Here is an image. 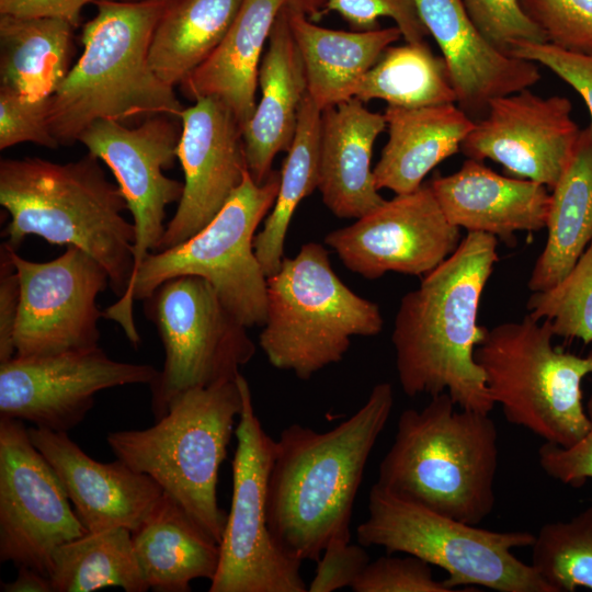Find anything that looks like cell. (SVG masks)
Returning <instances> with one entry per match:
<instances>
[{"label": "cell", "instance_id": "37", "mask_svg": "<svg viewBox=\"0 0 592 592\" xmlns=\"http://www.w3.org/2000/svg\"><path fill=\"white\" fill-rule=\"evenodd\" d=\"M548 43L592 55V0H520Z\"/></svg>", "mask_w": 592, "mask_h": 592}, {"label": "cell", "instance_id": "34", "mask_svg": "<svg viewBox=\"0 0 592 592\" xmlns=\"http://www.w3.org/2000/svg\"><path fill=\"white\" fill-rule=\"evenodd\" d=\"M354 98L407 109L456 103L443 57L424 41L389 46L364 75Z\"/></svg>", "mask_w": 592, "mask_h": 592}, {"label": "cell", "instance_id": "36", "mask_svg": "<svg viewBox=\"0 0 592 592\" xmlns=\"http://www.w3.org/2000/svg\"><path fill=\"white\" fill-rule=\"evenodd\" d=\"M526 310L535 320H547L555 337L592 342V240L559 283L532 292Z\"/></svg>", "mask_w": 592, "mask_h": 592}, {"label": "cell", "instance_id": "22", "mask_svg": "<svg viewBox=\"0 0 592 592\" xmlns=\"http://www.w3.org/2000/svg\"><path fill=\"white\" fill-rule=\"evenodd\" d=\"M448 221L467 232H485L514 240L517 231L546 227L550 193L545 185L494 172L468 158L448 175L435 174L429 181Z\"/></svg>", "mask_w": 592, "mask_h": 592}, {"label": "cell", "instance_id": "49", "mask_svg": "<svg viewBox=\"0 0 592 592\" xmlns=\"http://www.w3.org/2000/svg\"><path fill=\"white\" fill-rule=\"evenodd\" d=\"M96 1V0H95ZM114 1H143V0H114ZM94 3V2H93Z\"/></svg>", "mask_w": 592, "mask_h": 592}, {"label": "cell", "instance_id": "4", "mask_svg": "<svg viewBox=\"0 0 592 592\" xmlns=\"http://www.w3.org/2000/svg\"><path fill=\"white\" fill-rule=\"evenodd\" d=\"M171 0H96L83 26V53L49 99L48 125L59 146L79 141L99 119L180 118L184 106L148 60L155 29Z\"/></svg>", "mask_w": 592, "mask_h": 592}, {"label": "cell", "instance_id": "7", "mask_svg": "<svg viewBox=\"0 0 592 592\" xmlns=\"http://www.w3.org/2000/svg\"><path fill=\"white\" fill-rule=\"evenodd\" d=\"M242 409L236 380L193 388L143 430L114 431L106 441L116 458L150 476L219 544L227 513L217 482Z\"/></svg>", "mask_w": 592, "mask_h": 592}, {"label": "cell", "instance_id": "19", "mask_svg": "<svg viewBox=\"0 0 592 592\" xmlns=\"http://www.w3.org/2000/svg\"><path fill=\"white\" fill-rule=\"evenodd\" d=\"M177 156L184 190L157 251L178 246L203 229L224 207L248 172L242 128L214 98L184 107Z\"/></svg>", "mask_w": 592, "mask_h": 592}, {"label": "cell", "instance_id": "3", "mask_svg": "<svg viewBox=\"0 0 592 592\" xmlns=\"http://www.w3.org/2000/svg\"><path fill=\"white\" fill-rule=\"evenodd\" d=\"M100 161L90 152L66 163L2 159L0 204L11 217L4 243L18 250L27 236H37L52 244L77 247L105 269L119 298L134 271L135 231L124 217V196Z\"/></svg>", "mask_w": 592, "mask_h": 592}, {"label": "cell", "instance_id": "8", "mask_svg": "<svg viewBox=\"0 0 592 592\" xmlns=\"http://www.w3.org/2000/svg\"><path fill=\"white\" fill-rule=\"evenodd\" d=\"M383 326L378 305L340 280L320 243L303 244L266 277V319L259 344L272 366L299 379L340 362L353 337H374Z\"/></svg>", "mask_w": 592, "mask_h": 592}, {"label": "cell", "instance_id": "26", "mask_svg": "<svg viewBox=\"0 0 592 592\" xmlns=\"http://www.w3.org/2000/svg\"><path fill=\"white\" fill-rule=\"evenodd\" d=\"M388 140L373 169L377 190L415 191L426 174L460 151L476 122L455 103L398 107L387 105Z\"/></svg>", "mask_w": 592, "mask_h": 592}, {"label": "cell", "instance_id": "17", "mask_svg": "<svg viewBox=\"0 0 592 592\" xmlns=\"http://www.w3.org/2000/svg\"><path fill=\"white\" fill-rule=\"evenodd\" d=\"M460 241V228L445 217L429 182L396 194L325 238L343 265L366 280L388 272L424 276L454 253Z\"/></svg>", "mask_w": 592, "mask_h": 592}, {"label": "cell", "instance_id": "2", "mask_svg": "<svg viewBox=\"0 0 592 592\" xmlns=\"http://www.w3.org/2000/svg\"><path fill=\"white\" fill-rule=\"evenodd\" d=\"M498 238L467 232L458 248L400 300L391 342L408 397L447 392L462 409L490 413L494 402L475 361L482 292L499 261Z\"/></svg>", "mask_w": 592, "mask_h": 592}, {"label": "cell", "instance_id": "44", "mask_svg": "<svg viewBox=\"0 0 592 592\" xmlns=\"http://www.w3.org/2000/svg\"><path fill=\"white\" fill-rule=\"evenodd\" d=\"M585 411L590 424L578 442L569 447L544 443L538 449V463L546 475L572 488L592 479V389Z\"/></svg>", "mask_w": 592, "mask_h": 592}, {"label": "cell", "instance_id": "39", "mask_svg": "<svg viewBox=\"0 0 592 592\" xmlns=\"http://www.w3.org/2000/svg\"><path fill=\"white\" fill-rule=\"evenodd\" d=\"M49 99L0 88L1 150L26 141L49 149L59 147L48 125Z\"/></svg>", "mask_w": 592, "mask_h": 592}, {"label": "cell", "instance_id": "43", "mask_svg": "<svg viewBox=\"0 0 592 592\" xmlns=\"http://www.w3.org/2000/svg\"><path fill=\"white\" fill-rule=\"evenodd\" d=\"M350 539L349 536H335L327 544L308 591L332 592L352 587L371 560L364 546L352 544Z\"/></svg>", "mask_w": 592, "mask_h": 592}, {"label": "cell", "instance_id": "21", "mask_svg": "<svg viewBox=\"0 0 592 592\" xmlns=\"http://www.w3.org/2000/svg\"><path fill=\"white\" fill-rule=\"evenodd\" d=\"M437 43L456 103L475 122L499 96L530 89L540 79L538 65L490 44L470 20L462 0H413Z\"/></svg>", "mask_w": 592, "mask_h": 592}, {"label": "cell", "instance_id": "38", "mask_svg": "<svg viewBox=\"0 0 592 592\" xmlns=\"http://www.w3.org/2000/svg\"><path fill=\"white\" fill-rule=\"evenodd\" d=\"M462 2L482 36L505 54H509L512 44L517 42L548 43L545 33L527 15L520 0Z\"/></svg>", "mask_w": 592, "mask_h": 592}, {"label": "cell", "instance_id": "13", "mask_svg": "<svg viewBox=\"0 0 592 592\" xmlns=\"http://www.w3.org/2000/svg\"><path fill=\"white\" fill-rule=\"evenodd\" d=\"M21 420L0 418V561L50 578L56 550L87 533Z\"/></svg>", "mask_w": 592, "mask_h": 592}, {"label": "cell", "instance_id": "40", "mask_svg": "<svg viewBox=\"0 0 592 592\" xmlns=\"http://www.w3.org/2000/svg\"><path fill=\"white\" fill-rule=\"evenodd\" d=\"M351 589L354 592H452L437 581L431 565L408 555L379 557L369 561Z\"/></svg>", "mask_w": 592, "mask_h": 592}, {"label": "cell", "instance_id": "27", "mask_svg": "<svg viewBox=\"0 0 592 592\" xmlns=\"http://www.w3.org/2000/svg\"><path fill=\"white\" fill-rule=\"evenodd\" d=\"M132 539L153 591L189 592L192 581H212L217 572L219 543L166 492L132 531Z\"/></svg>", "mask_w": 592, "mask_h": 592}, {"label": "cell", "instance_id": "48", "mask_svg": "<svg viewBox=\"0 0 592 592\" xmlns=\"http://www.w3.org/2000/svg\"><path fill=\"white\" fill-rule=\"evenodd\" d=\"M328 0H284L285 7L292 11L306 15L311 21L322 16V11Z\"/></svg>", "mask_w": 592, "mask_h": 592}, {"label": "cell", "instance_id": "33", "mask_svg": "<svg viewBox=\"0 0 592 592\" xmlns=\"http://www.w3.org/2000/svg\"><path fill=\"white\" fill-rule=\"evenodd\" d=\"M50 580L54 592H89L109 587L126 592L149 590L132 532L125 527L87 532L61 545L54 555Z\"/></svg>", "mask_w": 592, "mask_h": 592}, {"label": "cell", "instance_id": "15", "mask_svg": "<svg viewBox=\"0 0 592 592\" xmlns=\"http://www.w3.org/2000/svg\"><path fill=\"white\" fill-rule=\"evenodd\" d=\"M159 371L149 364L110 358L100 348L0 363V418L29 421L55 432L70 431L104 389L150 385Z\"/></svg>", "mask_w": 592, "mask_h": 592}, {"label": "cell", "instance_id": "25", "mask_svg": "<svg viewBox=\"0 0 592 592\" xmlns=\"http://www.w3.org/2000/svg\"><path fill=\"white\" fill-rule=\"evenodd\" d=\"M284 0H243L228 32L212 54L181 83L196 101L224 103L243 130L255 106L262 50Z\"/></svg>", "mask_w": 592, "mask_h": 592}, {"label": "cell", "instance_id": "16", "mask_svg": "<svg viewBox=\"0 0 592 592\" xmlns=\"http://www.w3.org/2000/svg\"><path fill=\"white\" fill-rule=\"evenodd\" d=\"M181 129L180 118L159 114L145 117L136 127L99 119L79 138L113 172L132 214L133 274L147 254L158 250L167 228V206L182 197L184 183L163 173L178 158Z\"/></svg>", "mask_w": 592, "mask_h": 592}, {"label": "cell", "instance_id": "28", "mask_svg": "<svg viewBox=\"0 0 592 592\" xmlns=\"http://www.w3.org/2000/svg\"><path fill=\"white\" fill-rule=\"evenodd\" d=\"M287 12L304 61L308 94L321 112L354 98L364 75L402 37L396 25L350 32L320 26L288 8Z\"/></svg>", "mask_w": 592, "mask_h": 592}, {"label": "cell", "instance_id": "9", "mask_svg": "<svg viewBox=\"0 0 592 592\" xmlns=\"http://www.w3.org/2000/svg\"><path fill=\"white\" fill-rule=\"evenodd\" d=\"M547 320L482 327L475 349L488 391L509 423L545 443L569 447L589 429L581 383L592 374V350L581 356L553 344Z\"/></svg>", "mask_w": 592, "mask_h": 592}, {"label": "cell", "instance_id": "1", "mask_svg": "<svg viewBox=\"0 0 592 592\" xmlns=\"http://www.w3.org/2000/svg\"><path fill=\"white\" fill-rule=\"evenodd\" d=\"M394 405L392 386L378 383L365 403L331 430L293 423L275 440L266 517L275 545L287 556L318 561L333 537H351L366 463Z\"/></svg>", "mask_w": 592, "mask_h": 592}, {"label": "cell", "instance_id": "29", "mask_svg": "<svg viewBox=\"0 0 592 592\" xmlns=\"http://www.w3.org/2000/svg\"><path fill=\"white\" fill-rule=\"evenodd\" d=\"M547 239L527 287L545 291L559 283L592 240V128L581 129L574 151L551 189Z\"/></svg>", "mask_w": 592, "mask_h": 592}, {"label": "cell", "instance_id": "14", "mask_svg": "<svg viewBox=\"0 0 592 592\" xmlns=\"http://www.w3.org/2000/svg\"><path fill=\"white\" fill-rule=\"evenodd\" d=\"M20 280L13 343L16 357H42L99 346L103 317L98 295L110 286L105 269L68 246L58 258L30 261L10 248Z\"/></svg>", "mask_w": 592, "mask_h": 592}, {"label": "cell", "instance_id": "32", "mask_svg": "<svg viewBox=\"0 0 592 592\" xmlns=\"http://www.w3.org/2000/svg\"><path fill=\"white\" fill-rule=\"evenodd\" d=\"M320 129L321 111L307 93L280 172L275 203L253 241L257 259L266 277L281 267L287 229L298 204L318 189Z\"/></svg>", "mask_w": 592, "mask_h": 592}, {"label": "cell", "instance_id": "24", "mask_svg": "<svg viewBox=\"0 0 592 592\" xmlns=\"http://www.w3.org/2000/svg\"><path fill=\"white\" fill-rule=\"evenodd\" d=\"M260 101L242 130L248 171L258 184L271 174L275 156L288 151L300 105L308 93L304 61L293 36L287 8L278 13L262 57Z\"/></svg>", "mask_w": 592, "mask_h": 592}, {"label": "cell", "instance_id": "46", "mask_svg": "<svg viewBox=\"0 0 592 592\" xmlns=\"http://www.w3.org/2000/svg\"><path fill=\"white\" fill-rule=\"evenodd\" d=\"M95 0H0V14L23 18H55L76 27L82 9Z\"/></svg>", "mask_w": 592, "mask_h": 592}, {"label": "cell", "instance_id": "30", "mask_svg": "<svg viewBox=\"0 0 592 592\" xmlns=\"http://www.w3.org/2000/svg\"><path fill=\"white\" fill-rule=\"evenodd\" d=\"M72 29L61 19L0 14V88L50 98L71 68Z\"/></svg>", "mask_w": 592, "mask_h": 592}, {"label": "cell", "instance_id": "18", "mask_svg": "<svg viewBox=\"0 0 592 592\" xmlns=\"http://www.w3.org/2000/svg\"><path fill=\"white\" fill-rule=\"evenodd\" d=\"M566 96L524 89L493 99L462 144L470 159L492 160L511 174L551 190L574 151L581 129Z\"/></svg>", "mask_w": 592, "mask_h": 592}, {"label": "cell", "instance_id": "45", "mask_svg": "<svg viewBox=\"0 0 592 592\" xmlns=\"http://www.w3.org/2000/svg\"><path fill=\"white\" fill-rule=\"evenodd\" d=\"M20 305V280L12 262L10 248L0 246V363L15 356L14 329Z\"/></svg>", "mask_w": 592, "mask_h": 592}, {"label": "cell", "instance_id": "47", "mask_svg": "<svg viewBox=\"0 0 592 592\" xmlns=\"http://www.w3.org/2000/svg\"><path fill=\"white\" fill-rule=\"evenodd\" d=\"M3 592H54L52 580L30 567H19L14 581L1 583Z\"/></svg>", "mask_w": 592, "mask_h": 592}, {"label": "cell", "instance_id": "10", "mask_svg": "<svg viewBox=\"0 0 592 592\" xmlns=\"http://www.w3.org/2000/svg\"><path fill=\"white\" fill-rule=\"evenodd\" d=\"M356 536L364 547H383L388 555L403 553L441 568L452 592L471 587L555 592L531 563L513 554L531 547L533 533L486 530L399 497L378 482L371 488L368 517L358 525Z\"/></svg>", "mask_w": 592, "mask_h": 592}, {"label": "cell", "instance_id": "23", "mask_svg": "<svg viewBox=\"0 0 592 592\" xmlns=\"http://www.w3.org/2000/svg\"><path fill=\"white\" fill-rule=\"evenodd\" d=\"M386 128L384 114L356 98L321 112L318 190L337 217L357 219L386 201L371 169L375 140Z\"/></svg>", "mask_w": 592, "mask_h": 592}, {"label": "cell", "instance_id": "35", "mask_svg": "<svg viewBox=\"0 0 592 592\" xmlns=\"http://www.w3.org/2000/svg\"><path fill=\"white\" fill-rule=\"evenodd\" d=\"M531 547V566L555 592L592 590V504L567 521L544 524Z\"/></svg>", "mask_w": 592, "mask_h": 592}, {"label": "cell", "instance_id": "12", "mask_svg": "<svg viewBox=\"0 0 592 592\" xmlns=\"http://www.w3.org/2000/svg\"><path fill=\"white\" fill-rule=\"evenodd\" d=\"M237 382L242 409L236 425L232 498L219 544V563L209 592H306L301 561L274 543L266 517L267 479L275 440L255 414L247 379Z\"/></svg>", "mask_w": 592, "mask_h": 592}, {"label": "cell", "instance_id": "11", "mask_svg": "<svg viewBox=\"0 0 592 592\" xmlns=\"http://www.w3.org/2000/svg\"><path fill=\"white\" fill-rule=\"evenodd\" d=\"M164 348V363L149 385L157 419L193 388L236 380L255 354L242 325L203 277L182 275L160 284L144 299Z\"/></svg>", "mask_w": 592, "mask_h": 592}, {"label": "cell", "instance_id": "31", "mask_svg": "<svg viewBox=\"0 0 592 592\" xmlns=\"http://www.w3.org/2000/svg\"><path fill=\"white\" fill-rule=\"evenodd\" d=\"M243 0H171L149 47L153 72L167 84H181L217 47Z\"/></svg>", "mask_w": 592, "mask_h": 592}, {"label": "cell", "instance_id": "41", "mask_svg": "<svg viewBox=\"0 0 592 592\" xmlns=\"http://www.w3.org/2000/svg\"><path fill=\"white\" fill-rule=\"evenodd\" d=\"M328 12H337L357 31L377 29L379 18H389L410 43L429 35L413 0H328L322 14Z\"/></svg>", "mask_w": 592, "mask_h": 592}, {"label": "cell", "instance_id": "6", "mask_svg": "<svg viewBox=\"0 0 592 592\" xmlns=\"http://www.w3.org/2000/svg\"><path fill=\"white\" fill-rule=\"evenodd\" d=\"M280 186L272 171L258 184L249 171L217 215L197 234L172 248L150 252L133 274L125 294L103 310L118 323L137 348L133 305L147 298L163 282L182 275L208 281L227 309L247 328L263 327L266 319V276L257 259V228L271 212Z\"/></svg>", "mask_w": 592, "mask_h": 592}, {"label": "cell", "instance_id": "5", "mask_svg": "<svg viewBox=\"0 0 592 592\" xmlns=\"http://www.w3.org/2000/svg\"><path fill=\"white\" fill-rule=\"evenodd\" d=\"M498 431L490 413L459 408L447 392L406 409L379 464L390 492L443 515L479 525L493 511Z\"/></svg>", "mask_w": 592, "mask_h": 592}, {"label": "cell", "instance_id": "20", "mask_svg": "<svg viewBox=\"0 0 592 592\" xmlns=\"http://www.w3.org/2000/svg\"><path fill=\"white\" fill-rule=\"evenodd\" d=\"M29 435L62 483L87 530H135L161 497L162 488L148 475L116 458L101 463L86 454L66 432L30 428Z\"/></svg>", "mask_w": 592, "mask_h": 592}, {"label": "cell", "instance_id": "42", "mask_svg": "<svg viewBox=\"0 0 592 592\" xmlns=\"http://www.w3.org/2000/svg\"><path fill=\"white\" fill-rule=\"evenodd\" d=\"M509 54L542 65L567 82L584 101L592 122V55L565 50L550 43L528 42L512 44Z\"/></svg>", "mask_w": 592, "mask_h": 592}]
</instances>
